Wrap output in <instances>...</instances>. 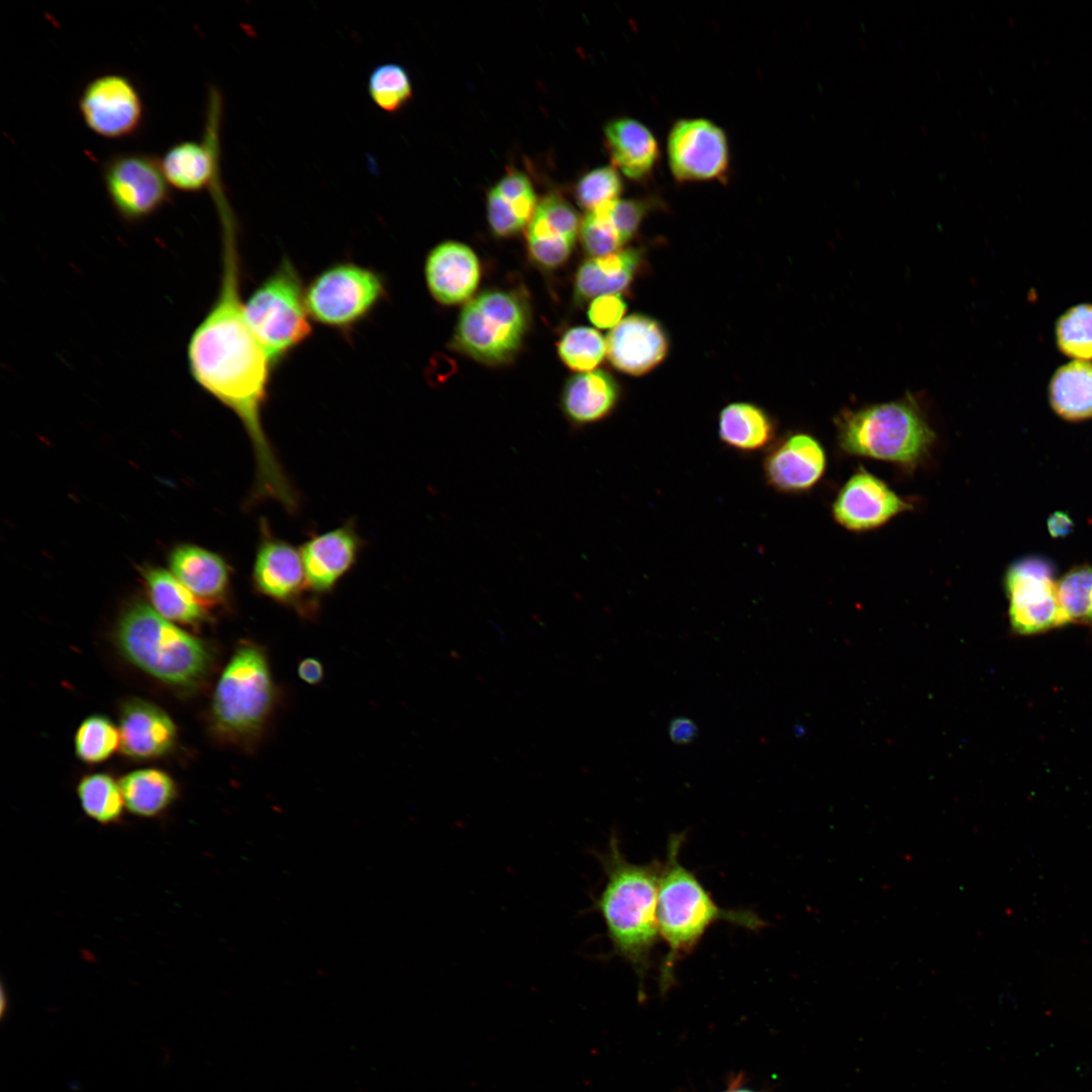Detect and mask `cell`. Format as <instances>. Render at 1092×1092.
<instances>
[{
	"instance_id": "19",
	"label": "cell",
	"mask_w": 1092,
	"mask_h": 1092,
	"mask_svg": "<svg viewBox=\"0 0 1092 1092\" xmlns=\"http://www.w3.org/2000/svg\"><path fill=\"white\" fill-rule=\"evenodd\" d=\"M118 730L121 752L138 760L166 755L177 739L171 717L156 704L140 698L121 704Z\"/></svg>"
},
{
	"instance_id": "15",
	"label": "cell",
	"mask_w": 1092,
	"mask_h": 1092,
	"mask_svg": "<svg viewBox=\"0 0 1092 1092\" xmlns=\"http://www.w3.org/2000/svg\"><path fill=\"white\" fill-rule=\"evenodd\" d=\"M911 509L884 480L861 468L838 491L832 514L840 526L861 532L879 528Z\"/></svg>"
},
{
	"instance_id": "16",
	"label": "cell",
	"mask_w": 1092,
	"mask_h": 1092,
	"mask_svg": "<svg viewBox=\"0 0 1092 1092\" xmlns=\"http://www.w3.org/2000/svg\"><path fill=\"white\" fill-rule=\"evenodd\" d=\"M826 454L813 436L791 434L771 445L763 459L764 479L783 493H801L811 489L823 476Z\"/></svg>"
},
{
	"instance_id": "14",
	"label": "cell",
	"mask_w": 1092,
	"mask_h": 1092,
	"mask_svg": "<svg viewBox=\"0 0 1092 1092\" xmlns=\"http://www.w3.org/2000/svg\"><path fill=\"white\" fill-rule=\"evenodd\" d=\"M203 139L173 145L161 159L163 173L171 187L197 192L214 185L219 170L220 96L211 90Z\"/></svg>"
},
{
	"instance_id": "42",
	"label": "cell",
	"mask_w": 1092,
	"mask_h": 1092,
	"mask_svg": "<svg viewBox=\"0 0 1092 1092\" xmlns=\"http://www.w3.org/2000/svg\"><path fill=\"white\" fill-rule=\"evenodd\" d=\"M668 734L673 743L689 744L697 737L698 727L692 719L677 717L670 721Z\"/></svg>"
},
{
	"instance_id": "13",
	"label": "cell",
	"mask_w": 1092,
	"mask_h": 1092,
	"mask_svg": "<svg viewBox=\"0 0 1092 1092\" xmlns=\"http://www.w3.org/2000/svg\"><path fill=\"white\" fill-rule=\"evenodd\" d=\"M78 105L88 128L105 139L130 136L144 120L142 96L132 81L121 74H104L88 82Z\"/></svg>"
},
{
	"instance_id": "32",
	"label": "cell",
	"mask_w": 1092,
	"mask_h": 1092,
	"mask_svg": "<svg viewBox=\"0 0 1092 1092\" xmlns=\"http://www.w3.org/2000/svg\"><path fill=\"white\" fill-rule=\"evenodd\" d=\"M537 203L535 193H503L491 188L487 194L486 208L492 233L498 237L516 235L529 224Z\"/></svg>"
},
{
	"instance_id": "2",
	"label": "cell",
	"mask_w": 1092,
	"mask_h": 1092,
	"mask_svg": "<svg viewBox=\"0 0 1092 1092\" xmlns=\"http://www.w3.org/2000/svg\"><path fill=\"white\" fill-rule=\"evenodd\" d=\"M597 856L605 883L593 907L603 919L615 954L631 965L642 986L660 937L657 899L662 864L628 861L616 834Z\"/></svg>"
},
{
	"instance_id": "33",
	"label": "cell",
	"mask_w": 1092,
	"mask_h": 1092,
	"mask_svg": "<svg viewBox=\"0 0 1092 1092\" xmlns=\"http://www.w3.org/2000/svg\"><path fill=\"white\" fill-rule=\"evenodd\" d=\"M120 745L119 730L102 715H92L78 727L74 747L78 758L89 764L107 760Z\"/></svg>"
},
{
	"instance_id": "34",
	"label": "cell",
	"mask_w": 1092,
	"mask_h": 1092,
	"mask_svg": "<svg viewBox=\"0 0 1092 1092\" xmlns=\"http://www.w3.org/2000/svg\"><path fill=\"white\" fill-rule=\"evenodd\" d=\"M367 88L373 103L388 113L399 111L413 97L406 70L394 63L375 67L369 75Z\"/></svg>"
},
{
	"instance_id": "11",
	"label": "cell",
	"mask_w": 1092,
	"mask_h": 1092,
	"mask_svg": "<svg viewBox=\"0 0 1092 1092\" xmlns=\"http://www.w3.org/2000/svg\"><path fill=\"white\" fill-rule=\"evenodd\" d=\"M1005 589L1012 629L1036 634L1069 623L1057 593L1052 564L1042 558H1024L1007 570Z\"/></svg>"
},
{
	"instance_id": "36",
	"label": "cell",
	"mask_w": 1092,
	"mask_h": 1092,
	"mask_svg": "<svg viewBox=\"0 0 1092 1092\" xmlns=\"http://www.w3.org/2000/svg\"><path fill=\"white\" fill-rule=\"evenodd\" d=\"M1056 338L1060 350L1078 360L1092 359V304H1079L1058 321Z\"/></svg>"
},
{
	"instance_id": "41",
	"label": "cell",
	"mask_w": 1092,
	"mask_h": 1092,
	"mask_svg": "<svg viewBox=\"0 0 1092 1092\" xmlns=\"http://www.w3.org/2000/svg\"><path fill=\"white\" fill-rule=\"evenodd\" d=\"M626 302L620 294H607L592 300L587 315L598 328H614L626 311Z\"/></svg>"
},
{
	"instance_id": "30",
	"label": "cell",
	"mask_w": 1092,
	"mask_h": 1092,
	"mask_svg": "<svg viewBox=\"0 0 1092 1092\" xmlns=\"http://www.w3.org/2000/svg\"><path fill=\"white\" fill-rule=\"evenodd\" d=\"M1050 401L1066 420L1092 417V363L1075 360L1060 367L1050 384Z\"/></svg>"
},
{
	"instance_id": "22",
	"label": "cell",
	"mask_w": 1092,
	"mask_h": 1092,
	"mask_svg": "<svg viewBox=\"0 0 1092 1092\" xmlns=\"http://www.w3.org/2000/svg\"><path fill=\"white\" fill-rule=\"evenodd\" d=\"M359 548V537L350 525L305 542L300 554L308 588L317 594L332 590L354 565Z\"/></svg>"
},
{
	"instance_id": "21",
	"label": "cell",
	"mask_w": 1092,
	"mask_h": 1092,
	"mask_svg": "<svg viewBox=\"0 0 1092 1092\" xmlns=\"http://www.w3.org/2000/svg\"><path fill=\"white\" fill-rule=\"evenodd\" d=\"M425 277L433 297L443 304H457L475 291L480 266L475 253L458 242H445L428 255Z\"/></svg>"
},
{
	"instance_id": "12",
	"label": "cell",
	"mask_w": 1092,
	"mask_h": 1092,
	"mask_svg": "<svg viewBox=\"0 0 1092 1092\" xmlns=\"http://www.w3.org/2000/svg\"><path fill=\"white\" fill-rule=\"evenodd\" d=\"M670 171L679 182L720 180L729 167L725 132L705 118L677 120L667 139Z\"/></svg>"
},
{
	"instance_id": "4",
	"label": "cell",
	"mask_w": 1092,
	"mask_h": 1092,
	"mask_svg": "<svg viewBox=\"0 0 1092 1092\" xmlns=\"http://www.w3.org/2000/svg\"><path fill=\"white\" fill-rule=\"evenodd\" d=\"M114 638L128 662L171 687L187 690L199 686L213 664V653L205 641L142 602L124 610Z\"/></svg>"
},
{
	"instance_id": "38",
	"label": "cell",
	"mask_w": 1092,
	"mask_h": 1092,
	"mask_svg": "<svg viewBox=\"0 0 1092 1092\" xmlns=\"http://www.w3.org/2000/svg\"><path fill=\"white\" fill-rule=\"evenodd\" d=\"M623 184L614 166L594 169L584 174L575 186V199L587 211L619 199Z\"/></svg>"
},
{
	"instance_id": "25",
	"label": "cell",
	"mask_w": 1092,
	"mask_h": 1092,
	"mask_svg": "<svg viewBox=\"0 0 1092 1092\" xmlns=\"http://www.w3.org/2000/svg\"><path fill=\"white\" fill-rule=\"evenodd\" d=\"M619 387L607 372L593 370L572 376L561 396V408L575 427H583L606 419L619 400Z\"/></svg>"
},
{
	"instance_id": "1",
	"label": "cell",
	"mask_w": 1092,
	"mask_h": 1092,
	"mask_svg": "<svg viewBox=\"0 0 1092 1092\" xmlns=\"http://www.w3.org/2000/svg\"><path fill=\"white\" fill-rule=\"evenodd\" d=\"M226 199L216 201L221 222V274L217 295L192 333L187 349L194 380L242 422L256 458V498H273L286 510L297 497L262 425L274 366L253 334L241 299V260L234 213Z\"/></svg>"
},
{
	"instance_id": "8",
	"label": "cell",
	"mask_w": 1092,
	"mask_h": 1092,
	"mask_svg": "<svg viewBox=\"0 0 1092 1092\" xmlns=\"http://www.w3.org/2000/svg\"><path fill=\"white\" fill-rule=\"evenodd\" d=\"M529 325L525 301L514 292L489 290L462 309L454 346L485 364H502L519 350Z\"/></svg>"
},
{
	"instance_id": "37",
	"label": "cell",
	"mask_w": 1092,
	"mask_h": 1092,
	"mask_svg": "<svg viewBox=\"0 0 1092 1092\" xmlns=\"http://www.w3.org/2000/svg\"><path fill=\"white\" fill-rule=\"evenodd\" d=\"M1060 604L1069 622L1092 625V567L1070 570L1057 583Z\"/></svg>"
},
{
	"instance_id": "39",
	"label": "cell",
	"mask_w": 1092,
	"mask_h": 1092,
	"mask_svg": "<svg viewBox=\"0 0 1092 1092\" xmlns=\"http://www.w3.org/2000/svg\"><path fill=\"white\" fill-rule=\"evenodd\" d=\"M580 239L584 251L594 258L615 253L624 245L606 205L587 211L580 224Z\"/></svg>"
},
{
	"instance_id": "29",
	"label": "cell",
	"mask_w": 1092,
	"mask_h": 1092,
	"mask_svg": "<svg viewBox=\"0 0 1092 1092\" xmlns=\"http://www.w3.org/2000/svg\"><path fill=\"white\" fill-rule=\"evenodd\" d=\"M153 609L171 622L197 625L207 613L195 596L172 573L148 567L142 573Z\"/></svg>"
},
{
	"instance_id": "43",
	"label": "cell",
	"mask_w": 1092,
	"mask_h": 1092,
	"mask_svg": "<svg viewBox=\"0 0 1092 1092\" xmlns=\"http://www.w3.org/2000/svg\"><path fill=\"white\" fill-rule=\"evenodd\" d=\"M297 671L299 677L309 685H316L324 677L323 664L312 657L302 659L298 664Z\"/></svg>"
},
{
	"instance_id": "35",
	"label": "cell",
	"mask_w": 1092,
	"mask_h": 1092,
	"mask_svg": "<svg viewBox=\"0 0 1092 1092\" xmlns=\"http://www.w3.org/2000/svg\"><path fill=\"white\" fill-rule=\"evenodd\" d=\"M607 353V343L596 330L576 327L568 330L558 343V354L573 371H593Z\"/></svg>"
},
{
	"instance_id": "40",
	"label": "cell",
	"mask_w": 1092,
	"mask_h": 1092,
	"mask_svg": "<svg viewBox=\"0 0 1092 1092\" xmlns=\"http://www.w3.org/2000/svg\"><path fill=\"white\" fill-rule=\"evenodd\" d=\"M653 201L647 198L618 199L606 205L608 214L623 243H627L638 231Z\"/></svg>"
},
{
	"instance_id": "45",
	"label": "cell",
	"mask_w": 1092,
	"mask_h": 1092,
	"mask_svg": "<svg viewBox=\"0 0 1092 1092\" xmlns=\"http://www.w3.org/2000/svg\"><path fill=\"white\" fill-rule=\"evenodd\" d=\"M724 1092H755V1091L745 1089V1088H734V1089L726 1090Z\"/></svg>"
},
{
	"instance_id": "20",
	"label": "cell",
	"mask_w": 1092,
	"mask_h": 1092,
	"mask_svg": "<svg viewBox=\"0 0 1092 1092\" xmlns=\"http://www.w3.org/2000/svg\"><path fill=\"white\" fill-rule=\"evenodd\" d=\"M255 556L252 580L262 595L281 603L295 601L306 584L301 554L288 542L273 537L265 525Z\"/></svg>"
},
{
	"instance_id": "24",
	"label": "cell",
	"mask_w": 1092,
	"mask_h": 1092,
	"mask_svg": "<svg viewBox=\"0 0 1092 1092\" xmlns=\"http://www.w3.org/2000/svg\"><path fill=\"white\" fill-rule=\"evenodd\" d=\"M605 140L614 167L626 177L641 180L652 172L659 148L643 123L629 117L616 118L607 123Z\"/></svg>"
},
{
	"instance_id": "27",
	"label": "cell",
	"mask_w": 1092,
	"mask_h": 1092,
	"mask_svg": "<svg viewBox=\"0 0 1092 1092\" xmlns=\"http://www.w3.org/2000/svg\"><path fill=\"white\" fill-rule=\"evenodd\" d=\"M776 424L760 406L749 402H733L719 415L720 441L738 452L752 453L771 446Z\"/></svg>"
},
{
	"instance_id": "17",
	"label": "cell",
	"mask_w": 1092,
	"mask_h": 1092,
	"mask_svg": "<svg viewBox=\"0 0 1092 1092\" xmlns=\"http://www.w3.org/2000/svg\"><path fill=\"white\" fill-rule=\"evenodd\" d=\"M579 230L573 207L557 194H548L536 206L527 229L532 259L545 268H556L569 257Z\"/></svg>"
},
{
	"instance_id": "18",
	"label": "cell",
	"mask_w": 1092,
	"mask_h": 1092,
	"mask_svg": "<svg viewBox=\"0 0 1092 1092\" xmlns=\"http://www.w3.org/2000/svg\"><path fill=\"white\" fill-rule=\"evenodd\" d=\"M607 356L619 371L640 376L656 367L666 356L668 339L653 318L632 314L623 318L608 335Z\"/></svg>"
},
{
	"instance_id": "23",
	"label": "cell",
	"mask_w": 1092,
	"mask_h": 1092,
	"mask_svg": "<svg viewBox=\"0 0 1092 1092\" xmlns=\"http://www.w3.org/2000/svg\"><path fill=\"white\" fill-rule=\"evenodd\" d=\"M172 574L202 604H218L226 597L230 567L218 554L202 547L183 544L169 556Z\"/></svg>"
},
{
	"instance_id": "6",
	"label": "cell",
	"mask_w": 1092,
	"mask_h": 1092,
	"mask_svg": "<svg viewBox=\"0 0 1092 1092\" xmlns=\"http://www.w3.org/2000/svg\"><path fill=\"white\" fill-rule=\"evenodd\" d=\"M842 451L914 468L930 452L935 434L912 396L846 410L835 420Z\"/></svg>"
},
{
	"instance_id": "7",
	"label": "cell",
	"mask_w": 1092,
	"mask_h": 1092,
	"mask_svg": "<svg viewBox=\"0 0 1092 1092\" xmlns=\"http://www.w3.org/2000/svg\"><path fill=\"white\" fill-rule=\"evenodd\" d=\"M244 313L274 367L309 338L312 320L305 286L288 257L244 301Z\"/></svg>"
},
{
	"instance_id": "28",
	"label": "cell",
	"mask_w": 1092,
	"mask_h": 1092,
	"mask_svg": "<svg viewBox=\"0 0 1092 1092\" xmlns=\"http://www.w3.org/2000/svg\"><path fill=\"white\" fill-rule=\"evenodd\" d=\"M125 809L141 818L163 815L178 797L177 784L166 771L141 768L119 780Z\"/></svg>"
},
{
	"instance_id": "26",
	"label": "cell",
	"mask_w": 1092,
	"mask_h": 1092,
	"mask_svg": "<svg viewBox=\"0 0 1092 1092\" xmlns=\"http://www.w3.org/2000/svg\"><path fill=\"white\" fill-rule=\"evenodd\" d=\"M642 261L637 249L619 250L593 258L578 268L574 281V297L579 303L602 295L625 290L634 279Z\"/></svg>"
},
{
	"instance_id": "3",
	"label": "cell",
	"mask_w": 1092,
	"mask_h": 1092,
	"mask_svg": "<svg viewBox=\"0 0 1092 1092\" xmlns=\"http://www.w3.org/2000/svg\"><path fill=\"white\" fill-rule=\"evenodd\" d=\"M684 833L672 834L662 863L657 899L659 935L667 951L659 969V987L668 990L674 981L676 964L698 945L709 927L726 921L749 930H758L764 921L749 910L721 908L697 876L679 860Z\"/></svg>"
},
{
	"instance_id": "5",
	"label": "cell",
	"mask_w": 1092,
	"mask_h": 1092,
	"mask_svg": "<svg viewBox=\"0 0 1092 1092\" xmlns=\"http://www.w3.org/2000/svg\"><path fill=\"white\" fill-rule=\"evenodd\" d=\"M276 687L267 654L253 641L236 648L215 686L210 722L215 735L241 748L262 738L276 704Z\"/></svg>"
},
{
	"instance_id": "44",
	"label": "cell",
	"mask_w": 1092,
	"mask_h": 1092,
	"mask_svg": "<svg viewBox=\"0 0 1092 1092\" xmlns=\"http://www.w3.org/2000/svg\"><path fill=\"white\" fill-rule=\"evenodd\" d=\"M1073 526L1071 518L1063 512L1054 513L1048 520V528L1053 537L1067 536Z\"/></svg>"
},
{
	"instance_id": "10",
	"label": "cell",
	"mask_w": 1092,
	"mask_h": 1092,
	"mask_svg": "<svg viewBox=\"0 0 1092 1092\" xmlns=\"http://www.w3.org/2000/svg\"><path fill=\"white\" fill-rule=\"evenodd\" d=\"M102 178L114 210L127 222L143 220L170 201L161 160L151 154L116 153L104 162Z\"/></svg>"
},
{
	"instance_id": "9",
	"label": "cell",
	"mask_w": 1092,
	"mask_h": 1092,
	"mask_svg": "<svg viewBox=\"0 0 1092 1092\" xmlns=\"http://www.w3.org/2000/svg\"><path fill=\"white\" fill-rule=\"evenodd\" d=\"M385 297L383 276L352 261L326 267L305 286L311 320L342 333L353 331Z\"/></svg>"
},
{
	"instance_id": "31",
	"label": "cell",
	"mask_w": 1092,
	"mask_h": 1092,
	"mask_svg": "<svg viewBox=\"0 0 1092 1092\" xmlns=\"http://www.w3.org/2000/svg\"><path fill=\"white\" fill-rule=\"evenodd\" d=\"M76 792L83 812L90 819L104 826L120 823L125 804L119 781L104 772L86 775L79 781Z\"/></svg>"
}]
</instances>
